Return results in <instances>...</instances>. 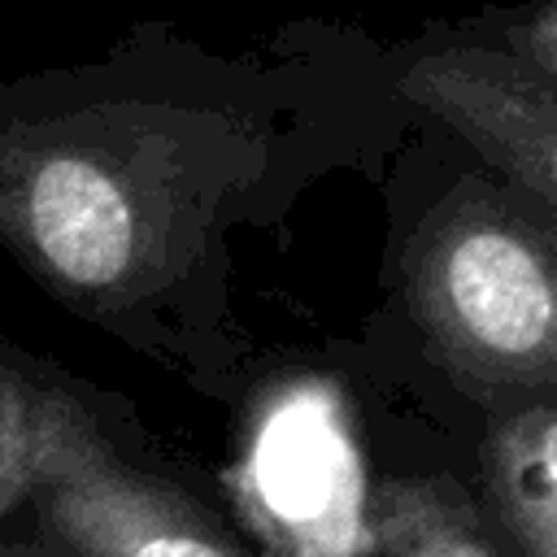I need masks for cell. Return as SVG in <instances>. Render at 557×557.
<instances>
[{
	"label": "cell",
	"mask_w": 557,
	"mask_h": 557,
	"mask_svg": "<svg viewBox=\"0 0 557 557\" xmlns=\"http://www.w3.org/2000/svg\"><path fill=\"white\" fill-rule=\"evenodd\" d=\"M39 387L0 361V518L30 496Z\"/></svg>",
	"instance_id": "9c48e42d"
},
{
	"label": "cell",
	"mask_w": 557,
	"mask_h": 557,
	"mask_svg": "<svg viewBox=\"0 0 557 557\" xmlns=\"http://www.w3.org/2000/svg\"><path fill=\"white\" fill-rule=\"evenodd\" d=\"M483 470L509 535L531 557H557V405H531L500 422Z\"/></svg>",
	"instance_id": "8992f818"
},
{
	"label": "cell",
	"mask_w": 557,
	"mask_h": 557,
	"mask_svg": "<svg viewBox=\"0 0 557 557\" xmlns=\"http://www.w3.org/2000/svg\"><path fill=\"white\" fill-rule=\"evenodd\" d=\"M370 557H500L448 483L405 479L370 496Z\"/></svg>",
	"instance_id": "52a82bcc"
},
{
	"label": "cell",
	"mask_w": 557,
	"mask_h": 557,
	"mask_svg": "<svg viewBox=\"0 0 557 557\" xmlns=\"http://www.w3.org/2000/svg\"><path fill=\"white\" fill-rule=\"evenodd\" d=\"M261 157L257 122L104 65L0 96V239L83 300H131L196 248Z\"/></svg>",
	"instance_id": "6da1fadb"
},
{
	"label": "cell",
	"mask_w": 557,
	"mask_h": 557,
	"mask_svg": "<svg viewBox=\"0 0 557 557\" xmlns=\"http://www.w3.org/2000/svg\"><path fill=\"white\" fill-rule=\"evenodd\" d=\"M26 500L70 557H244L170 483L126 466L65 392H39Z\"/></svg>",
	"instance_id": "3957f363"
},
{
	"label": "cell",
	"mask_w": 557,
	"mask_h": 557,
	"mask_svg": "<svg viewBox=\"0 0 557 557\" xmlns=\"http://www.w3.org/2000/svg\"><path fill=\"white\" fill-rule=\"evenodd\" d=\"M0 557H70L61 544L57 548H39V544H0Z\"/></svg>",
	"instance_id": "30bf717a"
},
{
	"label": "cell",
	"mask_w": 557,
	"mask_h": 557,
	"mask_svg": "<svg viewBox=\"0 0 557 557\" xmlns=\"http://www.w3.org/2000/svg\"><path fill=\"white\" fill-rule=\"evenodd\" d=\"M457 30L492 48H505L509 57L527 61L531 70L557 83V0L492 4V9H479L474 17H461Z\"/></svg>",
	"instance_id": "ba28073f"
},
{
	"label": "cell",
	"mask_w": 557,
	"mask_h": 557,
	"mask_svg": "<svg viewBox=\"0 0 557 557\" xmlns=\"http://www.w3.org/2000/svg\"><path fill=\"white\" fill-rule=\"evenodd\" d=\"M244 496L257 527L292 557H352L370 548L361 466L335 392L296 383L252 431Z\"/></svg>",
	"instance_id": "5b68a950"
},
{
	"label": "cell",
	"mask_w": 557,
	"mask_h": 557,
	"mask_svg": "<svg viewBox=\"0 0 557 557\" xmlns=\"http://www.w3.org/2000/svg\"><path fill=\"white\" fill-rule=\"evenodd\" d=\"M396 96L557 213V83L527 61L435 26L405 48Z\"/></svg>",
	"instance_id": "277c9868"
},
{
	"label": "cell",
	"mask_w": 557,
	"mask_h": 557,
	"mask_svg": "<svg viewBox=\"0 0 557 557\" xmlns=\"http://www.w3.org/2000/svg\"><path fill=\"white\" fill-rule=\"evenodd\" d=\"M405 292L479 396L557 392V213L513 178L453 183L413 231Z\"/></svg>",
	"instance_id": "7a4b0ae2"
}]
</instances>
